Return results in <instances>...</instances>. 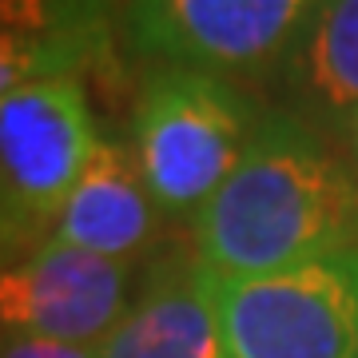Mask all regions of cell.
<instances>
[{
	"mask_svg": "<svg viewBox=\"0 0 358 358\" xmlns=\"http://www.w3.org/2000/svg\"><path fill=\"white\" fill-rule=\"evenodd\" d=\"M0 28L115 44L120 0H0Z\"/></svg>",
	"mask_w": 358,
	"mask_h": 358,
	"instance_id": "8fae6325",
	"label": "cell"
},
{
	"mask_svg": "<svg viewBox=\"0 0 358 358\" xmlns=\"http://www.w3.org/2000/svg\"><path fill=\"white\" fill-rule=\"evenodd\" d=\"M219 327L227 358H358V247L219 279Z\"/></svg>",
	"mask_w": 358,
	"mask_h": 358,
	"instance_id": "5b68a950",
	"label": "cell"
},
{
	"mask_svg": "<svg viewBox=\"0 0 358 358\" xmlns=\"http://www.w3.org/2000/svg\"><path fill=\"white\" fill-rule=\"evenodd\" d=\"M267 103L235 80L152 64L128 120V148L167 223H195L243 159Z\"/></svg>",
	"mask_w": 358,
	"mask_h": 358,
	"instance_id": "7a4b0ae2",
	"label": "cell"
},
{
	"mask_svg": "<svg viewBox=\"0 0 358 358\" xmlns=\"http://www.w3.org/2000/svg\"><path fill=\"white\" fill-rule=\"evenodd\" d=\"M0 358H100V346H76L36 338V334H8L0 331Z\"/></svg>",
	"mask_w": 358,
	"mask_h": 358,
	"instance_id": "7c38bea8",
	"label": "cell"
},
{
	"mask_svg": "<svg viewBox=\"0 0 358 358\" xmlns=\"http://www.w3.org/2000/svg\"><path fill=\"white\" fill-rule=\"evenodd\" d=\"M115 44L84 36H52V32H13L0 28V100L13 92L60 76H88L108 72Z\"/></svg>",
	"mask_w": 358,
	"mask_h": 358,
	"instance_id": "30bf717a",
	"label": "cell"
},
{
	"mask_svg": "<svg viewBox=\"0 0 358 358\" xmlns=\"http://www.w3.org/2000/svg\"><path fill=\"white\" fill-rule=\"evenodd\" d=\"M346 247H358V195L343 152L267 103L243 159L195 215V259L219 279H255Z\"/></svg>",
	"mask_w": 358,
	"mask_h": 358,
	"instance_id": "6da1fadb",
	"label": "cell"
},
{
	"mask_svg": "<svg viewBox=\"0 0 358 358\" xmlns=\"http://www.w3.org/2000/svg\"><path fill=\"white\" fill-rule=\"evenodd\" d=\"M96 143L100 124L80 76L40 80L0 100V267L52 239Z\"/></svg>",
	"mask_w": 358,
	"mask_h": 358,
	"instance_id": "3957f363",
	"label": "cell"
},
{
	"mask_svg": "<svg viewBox=\"0 0 358 358\" xmlns=\"http://www.w3.org/2000/svg\"><path fill=\"white\" fill-rule=\"evenodd\" d=\"M100 358H227L219 327V275L187 251H159L143 263L140 294Z\"/></svg>",
	"mask_w": 358,
	"mask_h": 358,
	"instance_id": "52a82bcc",
	"label": "cell"
},
{
	"mask_svg": "<svg viewBox=\"0 0 358 358\" xmlns=\"http://www.w3.org/2000/svg\"><path fill=\"white\" fill-rule=\"evenodd\" d=\"M271 108L303 120L334 140L358 115V0H319L299 32L279 76Z\"/></svg>",
	"mask_w": 358,
	"mask_h": 358,
	"instance_id": "9c48e42d",
	"label": "cell"
},
{
	"mask_svg": "<svg viewBox=\"0 0 358 358\" xmlns=\"http://www.w3.org/2000/svg\"><path fill=\"white\" fill-rule=\"evenodd\" d=\"M143 267L48 239L28 259L0 267V331L103 346L140 294Z\"/></svg>",
	"mask_w": 358,
	"mask_h": 358,
	"instance_id": "8992f818",
	"label": "cell"
},
{
	"mask_svg": "<svg viewBox=\"0 0 358 358\" xmlns=\"http://www.w3.org/2000/svg\"><path fill=\"white\" fill-rule=\"evenodd\" d=\"M167 223L128 140L100 136L84 176L68 195L52 239L92 255L143 267L167 243Z\"/></svg>",
	"mask_w": 358,
	"mask_h": 358,
	"instance_id": "ba28073f",
	"label": "cell"
},
{
	"mask_svg": "<svg viewBox=\"0 0 358 358\" xmlns=\"http://www.w3.org/2000/svg\"><path fill=\"white\" fill-rule=\"evenodd\" d=\"M319 0H120V40L148 64L271 88Z\"/></svg>",
	"mask_w": 358,
	"mask_h": 358,
	"instance_id": "277c9868",
	"label": "cell"
},
{
	"mask_svg": "<svg viewBox=\"0 0 358 358\" xmlns=\"http://www.w3.org/2000/svg\"><path fill=\"white\" fill-rule=\"evenodd\" d=\"M334 148L343 152V159H346V171H350V183H355V195H358V115L346 124L338 136H334Z\"/></svg>",
	"mask_w": 358,
	"mask_h": 358,
	"instance_id": "4fadbf2b",
	"label": "cell"
}]
</instances>
